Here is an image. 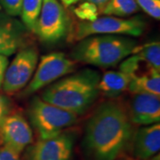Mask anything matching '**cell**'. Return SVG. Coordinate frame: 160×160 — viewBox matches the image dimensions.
<instances>
[{"mask_svg":"<svg viewBox=\"0 0 160 160\" xmlns=\"http://www.w3.org/2000/svg\"><path fill=\"white\" fill-rule=\"evenodd\" d=\"M76 62L67 57L63 52H51L40 58L29 83L23 90V96H29L40 89L46 87L66 75L72 73Z\"/></svg>","mask_w":160,"mask_h":160,"instance_id":"6","label":"cell"},{"mask_svg":"<svg viewBox=\"0 0 160 160\" xmlns=\"http://www.w3.org/2000/svg\"><path fill=\"white\" fill-rule=\"evenodd\" d=\"M75 136L61 132L48 139H39L29 149V160H72Z\"/></svg>","mask_w":160,"mask_h":160,"instance_id":"9","label":"cell"},{"mask_svg":"<svg viewBox=\"0 0 160 160\" xmlns=\"http://www.w3.org/2000/svg\"><path fill=\"white\" fill-rule=\"evenodd\" d=\"M132 126L123 104L108 101L86 124L83 148L90 160H117L130 145Z\"/></svg>","mask_w":160,"mask_h":160,"instance_id":"1","label":"cell"},{"mask_svg":"<svg viewBox=\"0 0 160 160\" xmlns=\"http://www.w3.org/2000/svg\"><path fill=\"white\" fill-rule=\"evenodd\" d=\"M8 64H9V62H8L7 57L0 54V88L2 87V85H3L4 77H5V73H6Z\"/></svg>","mask_w":160,"mask_h":160,"instance_id":"25","label":"cell"},{"mask_svg":"<svg viewBox=\"0 0 160 160\" xmlns=\"http://www.w3.org/2000/svg\"><path fill=\"white\" fill-rule=\"evenodd\" d=\"M11 111L12 102L10 99L0 93V125L8 115L11 114Z\"/></svg>","mask_w":160,"mask_h":160,"instance_id":"23","label":"cell"},{"mask_svg":"<svg viewBox=\"0 0 160 160\" xmlns=\"http://www.w3.org/2000/svg\"><path fill=\"white\" fill-rule=\"evenodd\" d=\"M127 90L132 94H155L159 96V70L151 69L145 73L132 77Z\"/></svg>","mask_w":160,"mask_h":160,"instance_id":"15","label":"cell"},{"mask_svg":"<svg viewBox=\"0 0 160 160\" xmlns=\"http://www.w3.org/2000/svg\"><path fill=\"white\" fill-rule=\"evenodd\" d=\"M131 76L122 71H107L101 77L98 90L99 93H102L105 97H118L123 92L127 90Z\"/></svg>","mask_w":160,"mask_h":160,"instance_id":"14","label":"cell"},{"mask_svg":"<svg viewBox=\"0 0 160 160\" xmlns=\"http://www.w3.org/2000/svg\"><path fill=\"white\" fill-rule=\"evenodd\" d=\"M0 160H22L20 153L4 146L0 149Z\"/></svg>","mask_w":160,"mask_h":160,"instance_id":"24","label":"cell"},{"mask_svg":"<svg viewBox=\"0 0 160 160\" xmlns=\"http://www.w3.org/2000/svg\"><path fill=\"white\" fill-rule=\"evenodd\" d=\"M0 136L5 144L4 146L20 154L33 141L31 127L27 120L18 113L8 115L2 122L0 125Z\"/></svg>","mask_w":160,"mask_h":160,"instance_id":"10","label":"cell"},{"mask_svg":"<svg viewBox=\"0 0 160 160\" xmlns=\"http://www.w3.org/2000/svg\"><path fill=\"white\" fill-rule=\"evenodd\" d=\"M4 11L8 15L16 17L21 15L22 0H0Z\"/></svg>","mask_w":160,"mask_h":160,"instance_id":"22","label":"cell"},{"mask_svg":"<svg viewBox=\"0 0 160 160\" xmlns=\"http://www.w3.org/2000/svg\"><path fill=\"white\" fill-rule=\"evenodd\" d=\"M69 21L64 6L58 0H43L35 32L46 43H56L69 31Z\"/></svg>","mask_w":160,"mask_h":160,"instance_id":"7","label":"cell"},{"mask_svg":"<svg viewBox=\"0 0 160 160\" xmlns=\"http://www.w3.org/2000/svg\"><path fill=\"white\" fill-rule=\"evenodd\" d=\"M38 62V52L34 46H27L18 52L6 68L3 90L8 94L22 91L29 84Z\"/></svg>","mask_w":160,"mask_h":160,"instance_id":"8","label":"cell"},{"mask_svg":"<svg viewBox=\"0 0 160 160\" xmlns=\"http://www.w3.org/2000/svg\"><path fill=\"white\" fill-rule=\"evenodd\" d=\"M61 1H62V3L64 6H70L76 4V3H78L79 0H61Z\"/></svg>","mask_w":160,"mask_h":160,"instance_id":"28","label":"cell"},{"mask_svg":"<svg viewBox=\"0 0 160 160\" xmlns=\"http://www.w3.org/2000/svg\"><path fill=\"white\" fill-rule=\"evenodd\" d=\"M128 116L132 124L149 126L159 123L160 99L155 94H133Z\"/></svg>","mask_w":160,"mask_h":160,"instance_id":"12","label":"cell"},{"mask_svg":"<svg viewBox=\"0 0 160 160\" xmlns=\"http://www.w3.org/2000/svg\"><path fill=\"white\" fill-rule=\"evenodd\" d=\"M28 115L40 139L56 136L78 120L77 114L46 102L39 97H34L30 102Z\"/></svg>","mask_w":160,"mask_h":160,"instance_id":"4","label":"cell"},{"mask_svg":"<svg viewBox=\"0 0 160 160\" xmlns=\"http://www.w3.org/2000/svg\"><path fill=\"white\" fill-rule=\"evenodd\" d=\"M136 46V40L127 36L95 35L80 40L71 56L77 62L109 68L132 54Z\"/></svg>","mask_w":160,"mask_h":160,"instance_id":"3","label":"cell"},{"mask_svg":"<svg viewBox=\"0 0 160 160\" xmlns=\"http://www.w3.org/2000/svg\"><path fill=\"white\" fill-rule=\"evenodd\" d=\"M85 1H87V2H90L92 4L95 5L97 6L98 9H100L102 6H103L109 0H85Z\"/></svg>","mask_w":160,"mask_h":160,"instance_id":"27","label":"cell"},{"mask_svg":"<svg viewBox=\"0 0 160 160\" xmlns=\"http://www.w3.org/2000/svg\"><path fill=\"white\" fill-rule=\"evenodd\" d=\"M132 53L137 54L151 68L160 70V44L158 41L147 43L134 47Z\"/></svg>","mask_w":160,"mask_h":160,"instance_id":"18","label":"cell"},{"mask_svg":"<svg viewBox=\"0 0 160 160\" xmlns=\"http://www.w3.org/2000/svg\"><path fill=\"white\" fill-rule=\"evenodd\" d=\"M117 160H142V159H138V158H135L132 156H126V155L122 154L120 157H118V158ZM147 160H159V155L158 154L157 156H154L153 158H149V159Z\"/></svg>","mask_w":160,"mask_h":160,"instance_id":"26","label":"cell"},{"mask_svg":"<svg viewBox=\"0 0 160 160\" xmlns=\"http://www.w3.org/2000/svg\"><path fill=\"white\" fill-rule=\"evenodd\" d=\"M130 55L131 56H127L120 62V71L133 77L145 73L153 69L137 54L132 53Z\"/></svg>","mask_w":160,"mask_h":160,"instance_id":"19","label":"cell"},{"mask_svg":"<svg viewBox=\"0 0 160 160\" xmlns=\"http://www.w3.org/2000/svg\"><path fill=\"white\" fill-rule=\"evenodd\" d=\"M137 5L150 17L160 19V0H136Z\"/></svg>","mask_w":160,"mask_h":160,"instance_id":"21","label":"cell"},{"mask_svg":"<svg viewBox=\"0 0 160 160\" xmlns=\"http://www.w3.org/2000/svg\"><path fill=\"white\" fill-rule=\"evenodd\" d=\"M75 13L83 22H92L98 18L99 9L95 5L90 2H84L75 9Z\"/></svg>","mask_w":160,"mask_h":160,"instance_id":"20","label":"cell"},{"mask_svg":"<svg viewBox=\"0 0 160 160\" xmlns=\"http://www.w3.org/2000/svg\"><path fill=\"white\" fill-rule=\"evenodd\" d=\"M139 9L136 0H109L99 9V13L123 18L134 14Z\"/></svg>","mask_w":160,"mask_h":160,"instance_id":"16","label":"cell"},{"mask_svg":"<svg viewBox=\"0 0 160 160\" xmlns=\"http://www.w3.org/2000/svg\"><path fill=\"white\" fill-rule=\"evenodd\" d=\"M146 29V22L141 16L121 18L116 16L98 17L92 22H80L73 29L75 40L84 39L95 35H119L140 37Z\"/></svg>","mask_w":160,"mask_h":160,"instance_id":"5","label":"cell"},{"mask_svg":"<svg viewBox=\"0 0 160 160\" xmlns=\"http://www.w3.org/2000/svg\"><path fill=\"white\" fill-rule=\"evenodd\" d=\"M27 30L22 22L0 11V54L7 57L16 52L25 41Z\"/></svg>","mask_w":160,"mask_h":160,"instance_id":"11","label":"cell"},{"mask_svg":"<svg viewBox=\"0 0 160 160\" xmlns=\"http://www.w3.org/2000/svg\"><path fill=\"white\" fill-rule=\"evenodd\" d=\"M132 157L147 160L153 158L160 149L159 123L145 126L132 134L131 142Z\"/></svg>","mask_w":160,"mask_h":160,"instance_id":"13","label":"cell"},{"mask_svg":"<svg viewBox=\"0 0 160 160\" xmlns=\"http://www.w3.org/2000/svg\"><path fill=\"white\" fill-rule=\"evenodd\" d=\"M100 78L96 70L82 69L49 85L40 98L78 116L84 114L98 98Z\"/></svg>","mask_w":160,"mask_h":160,"instance_id":"2","label":"cell"},{"mask_svg":"<svg viewBox=\"0 0 160 160\" xmlns=\"http://www.w3.org/2000/svg\"><path fill=\"white\" fill-rule=\"evenodd\" d=\"M43 0H22L21 16L26 29L35 32L36 24L39 16Z\"/></svg>","mask_w":160,"mask_h":160,"instance_id":"17","label":"cell"}]
</instances>
